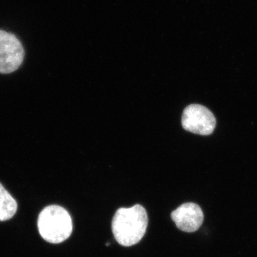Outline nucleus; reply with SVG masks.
<instances>
[{
    "label": "nucleus",
    "instance_id": "nucleus-1",
    "mask_svg": "<svg viewBox=\"0 0 257 257\" xmlns=\"http://www.w3.org/2000/svg\"><path fill=\"white\" fill-rule=\"evenodd\" d=\"M148 226L146 209L136 204L130 208H120L115 213L111 229L115 239L121 246H131L143 239Z\"/></svg>",
    "mask_w": 257,
    "mask_h": 257
},
{
    "label": "nucleus",
    "instance_id": "nucleus-3",
    "mask_svg": "<svg viewBox=\"0 0 257 257\" xmlns=\"http://www.w3.org/2000/svg\"><path fill=\"white\" fill-rule=\"evenodd\" d=\"M25 52L15 34L0 30V73L14 72L23 64Z\"/></svg>",
    "mask_w": 257,
    "mask_h": 257
},
{
    "label": "nucleus",
    "instance_id": "nucleus-5",
    "mask_svg": "<svg viewBox=\"0 0 257 257\" xmlns=\"http://www.w3.org/2000/svg\"><path fill=\"white\" fill-rule=\"evenodd\" d=\"M172 219L181 231L192 233L202 226L204 214L200 207L194 203L182 204L171 214Z\"/></svg>",
    "mask_w": 257,
    "mask_h": 257
},
{
    "label": "nucleus",
    "instance_id": "nucleus-2",
    "mask_svg": "<svg viewBox=\"0 0 257 257\" xmlns=\"http://www.w3.org/2000/svg\"><path fill=\"white\" fill-rule=\"evenodd\" d=\"M37 224L42 237L52 243L63 242L68 239L73 230L68 211L58 205L45 207L39 215Z\"/></svg>",
    "mask_w": 257,
    "mask_h": 257
},
{
    "label": "nucleus",
    "instance_id": "nucleus-6",
    "mask_svg": "<svg viewBox=\"0 0 257 257\" xmlns=\"http://www.w3.org/2000/svg\"><path fill=\"white\" fill-rule=\"evenodd\" d=\"M18 210V203L0 183V221L9 220Z\"/></svg>",
    "mask_w": 257,
    "mask_h": 257
},
{
    "label": "nucleus",
    "instance_id": "nucleus-4",
    "mask_svg": "<svg viewBox=\"0 0 257 257\" xmlns=\"http://www.w3.org/2000/svg\"><path fill=\"white\" fill-rule=\"evenodd\" d=\"M184 130L197 135H211L216 127L215 116L205 106L191 104L184 109L182 117Z\"/></svg>",
    "mask_w": 257,
    "mask_h": 257
}]
</instances>
